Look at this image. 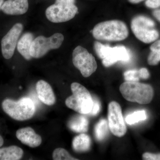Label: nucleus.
Segmentation results:
<instances>
[{
	"mask_svg": "<svg viewBox=\"0 0 160 160\" xmlns=\"http://www.w3.org/2000/svg\"><path fill=\"white\" fill-rule=\"evenodd\" d=\"M147 118V113L145 110H139L128 115L126 118V122L129 125H133L140 121L146 120Z\"/></svg>",
	"mask_w": 160,
	"mask_h": 160,
	"instance_id": "21",
	"label": "nucleus"
},
{
	"mask_svg": "<svg viewBox=\"0 0 160 160\" xmlns=\"http://www.w3.org/2000/svg\"><path fill=\"white\" fill-rule=\"evenodd\" d=\"M91 141L88 135L82 133L75 137L72 141V145L75 151L84 152L88 151L91 146Z\"/></svg>",
	"mask_w": 160,
	"mask_h": 160,
	"instance_id": "18",
	"label": "nucleus"
},
{
	"mask_svg": "<svg viewBox=\"0 0 160 160\" xmlns=\"http://www.w3.org/2000/svg\"><path fill=\"white\" fill-rule=\"evenodd\" d=\"M148 63L150 66H156L160 62V40L156 41L150 47Z\"/></svg>",
	"mask_w": 160,
	"mask_h": 160,
	"instance_id": "19",
	"label": "nucleus"
},
{
	"mask_svg": "<svg viewBox=\"0 0 160 160\" xmlns=\"http://www.w3.org/2000/svg\"><path fill=\"white\" fill-rule=\"evenodd\" d=\"M109 124L105 119L100 120L95 127V135L98 141H102L108 133Z\"/></svg>",
	"mask_w": 160,
	"mask_h": 160,
	"instance_id": "20",
	"label": "nucleus"
},
{
	"mask_svg": "<svg viewBox=\"0 0 160 160\" xmlns=\"http://www.w3.org/2000/svg\"><path fill=\"white\" fill-rule=\"evenodd\" d=\"M138 74L139 78L143 79H147L149 78L150 76L148 69L145 68H141L139 70H138Z\"/></svg>",
	"mask_w": 160,
	"mask_h": 160,
	"instance_id": "28",
	"label": "nucleus"
},
{
	"mask_svg": "<svg viewBox=\"0 0 160 160\" xmlns=\"http://www.w3.org/2000/svg\"><path fill=\"white\" fill-rule=\"evenodd\" d=\"M154 22L144 16H138L132 20L131 28L138 39L145 43H150L158 39V32L154 28Z\"/></svg>",
	"mask_w": 160,
	"mask_h": 160,
	"instance_id": "6",
	"label": "nucleus"
},
{
	"mask_svg": "<svg viewBox=\"0 0 160 160\" xmlns=\"http://www.w3.org/2000/svg\"><path fill=\"white\" fill-rule=\"evenodd\" d=\"M129 2L132 4H137V3L141 2L144 0H128Z\"/></svg>",
	"mask_w": 160,
	"mask_h": 160,
	"instance_id": "30",
	"label": "nucleus"
},
{
	"mask_svg": "<svg viewBox=\"0 0 160 160\" xmlns=\"http://www.w3.org/2000/svg\"><path fill=\"white\" fill-rule=\"evenodd\" d=\"M108 124L112 134L118 137L125 135L127 128L122 114L119 104L115 101L109 103L108 106Z\"/></svg>",
	"mask_w": 160,
	"mask_h": 160,
	"instance_id": "9",
	"label": "nucleus"
},
{
	"mask_svg": "<svg viewBox=\"0 0 160 160\" xmlns=\"http://www.w3.org/2000/svg\"><path fill=\"white\" fill-rule=\"evenodd\" d=\"M36 89L41 102L47 106H52L55 103V96L49 83L44 80H40L37 83Z\"/></svg>",
	"mask_w": 160,
	"mask_h": 160,
	"instance_id": "14",
	"label": "nucleus"
},
{
	"mask_svg": "<svg viewBox=\"0 0 160 160\" xmlns=\"http://www.w3.org/2000/svg\"><path fill=\"white\" fill-rule=\"evenodd\" d=\"M16 137L24 145L32 148H35L40 146L42 138L39 135L30 127H25L17 130Z\"/></svg>",
	"mask_w": 160,
	"mask_h": 160,
	"instance_id": "12",
	"label": "nucleus"
},
{
	"mask_svg": "<svg viewBox=\"0 0 160 160\" xmlns=\"http://www.w3.org/2000/svg\"><path fill=\"white\" fill-rule=\"evenodd\" d=\"M33 34L30 32H26L19 40L18 43V50L19 52L27 60H30L32 56L30 49L33 39Z\"/></svg>",
	"mask_w": 160,
	"mask_h": 160,
	"instance_id": "15",
	"label": "nucleus"
},
{
	"mask_svg": "<svg viewBox=\"0 0 160 160\" xmlns=\"http://www.w3.org/2000/svg\"><path fill=\"white\" fill-rule=\"evenodd\" d=\"M94 47L96 52L100 58L103 59L109 55L112 47L108 45H104L99 42H95Z\"/></svg>",
	"mask_w": 160,
	"mask_h": 160,
	"instance_id": "22",
	"label": "nucleus"
},
{
	"mask_svg": "<svg viewBox=\"0 0 160 160\" xmlns=\"http://www.w3.org/2000/svg\"><path fill=\"white\" fill-rule=\"evenodd\" d=\"M4 2V0H0V9H1V8H2Z\"/></svg>",
	"mask_w": 160,
	"mask_h": 160,
	"instance_id": "32",
	"label": "nucleus"
},
{
	"mask_svg": "<svg viewBox=\"0 0 160 160\" xmlns=\"http://www.w3.org/2000/svg\"><path fill=\"white\" fill-rule=\"evenodd\" d=\"M124 76L126 82H138L139 80L138 71L135 69H131L125 72Z\"/></svg>",
	"mask_w": 160,
	"mask_h": 160,
	"instance_id": "24",
	"label": "nucleus"
},
{
	"mask_svg": "<svg viewBox=\"0 0 160 160\" xmlns=\"http://www.w3.org/2000/svg\"><path fill=\"white\" fill-rule=\"evenodd\" d=\"M93 106H92V109L89 114L90 115L95 116L100 112V109H101V104H100L98 100L96 98L93 99Z\"/></svg>",
	"mask_w": 160,
	"mask_h": 160,
	"instance_id": "25",
	"label": "nucleus"
},
{
	"mask_svg": "<svg viewBox=\"0 0 160 160\" xmlns=\"http://www.w3.org/2000/svg\"><path fill=\"white\" fill-rule=\"evenodd\" d=\"M72 62L85 78L89 77L97 69V63L94 56L81 46H77L73 50Z\"/></svg>",
	"mask_w": 160,
	"mask_h": 160,
	"instance_id": "8",
	"label": "nucleus"
},
{
	"mask_svg": "<svg viewBox=\"0 0 160 160\" xmlns=\"http://www.w3.org/2000/svg\"><path fill=\"white\" fill-rule=\"evenodd\" d=\"M93 37L97 40L121 41L129 35L126 24L119 20H110L98 23L92 30Z\"/></svg>",
	"mask_w": 160,
	"mask_h": 160,
	"instance_id": "1",
	"label": "nucleus"
},
{
	"mask_svg": "<svg viewBox=\"0 0 160 160\" xmlns=\"http://www.w3.org/2000/svg\"><path fill=\"white\" fill-rule=\"evenodd\" d=\"M146 6L151 9H156L160 7V0H146Z\"/></svg>",
	"mask_w": 160,
	"mask_h": 160,
	"instance_id": "27",
	"label": "nucleus"
},
{
	"mask_svg": "<svg viewBox=\"0 0 160 160\" xmlns=\"http://www.w3.org/2000/svg\"><path fill=\"white\" fill-rule=\"evenodd\" d=\"M23 150L17 146L0 149V160H18L22 157Z\"/></svg>",
	"mask_w": 160,
	"mask_h": 160,
	"instance_id": "16",
	"label": "nucleus"
},
{
	"mask_svg": "<svg viewBox=\"0 0 160 160\" xmlns=\"http://www.w3.org/2000/svg\"><path fill=\"white\" fill-rule=\"evenodd\" d=\"M130 59V54L125 46H118L112 47L109 55L102 59V64L105 67L112 66L119 61L128 62Z\"/></svg>",
	"mask_w": 160,
	"mask_h": 160,
	"instance_id": "11",
	"label": "nucleus"
},
{
	"mask_svg": "<svg viewBox=\"0 0 160 160\" xmlns=\"http://www.w3.org/2000/svg\"><path fill=\"white\" fill-rule=\"evenodd\" d=\"M28 9V0H7L4 2L1 8L4 13L10 15L25 14Z\"/></svg>",
	"mask_w": 160,
	"mask_h": 160,
	"instance_id": "13",
	"label": "nucleus"
},
{
	"mask_svg": "<svg viewBox=\"0 0 160 160\" xmlns=\"http://www.w3.org/2000/svg\"><path fill=\"white\" fill-rule=\"evenodd\" d=\"M153 16L160 22V9H156L153 12Z\"/></svg>",
	"mask_w": 160,
	"mask_h": 160,
	"instance_id": "29",
	"label": "nucleus"
},
{
	"mask_svg": "<svg viewBox=\"0 0 160 160\" xmlns=\"http://www.w3.org/2000/svg\"><path fill=\"white\" fill-rule=\"evenodd\" d=\"M23 29L22 24L16 23L2 39L1 42L2 54L3 57L6 59H9L13 55L18 40Z\"/></svg>",
	"mask_w": 160,
	"mask_h": 160,
	"instance_id": "10",
	"label": "nucleus"
},
{
	"mask_svg": "<svg viewBox=\"0 0 160 160\" xmlns=\"http://www.w3.org/2000/svg\"><path fill=\"white\" fill-rule=\"evenodd\" d=\"M64 37L61 33H54L49 38L39 36L32 41L30 49L32 57L39 58L51 49H58L62 44Z\"/></svg>",
	"mask_w": 160,
	"mask_h": 160,
	"instance_id": "7",
	"label": "nucleus"
},
{
	"mask_svg": "<svg viewBox=\"0 0 160 160\" xmlns=\"http://www.w3.org/2000/svg\"><path fill=\"white\" fill-rule=\"evenodd\" d=\"M142 158L143 159L146 160H160V153L145 152L142 155Z\"/></svg>",
	"mask_w": 160,
	"mask_h": 160,
	"instance_id": "26",
	"label": "nucleus"
},
{
	"mask_svg": "<svg viewBox=\"0 0 160 160\" xmlns=\"http://www.w3.org/2000/svg\"><path fill=\"white\" fill-rule=\"evenodd\" d=\"M72 95L67 98L66 106L81 114L90 113L93 106V98L86 87L77 82L71 84Z\"/></svg>",
	"mask_w": 160,
	"mask_h": 160,
	"instance_id": "3",
	"label": "nucleus"
},
{
	"mask_svg": "<svg viewBox=\"0 0 160 160\" xmlns=\"http://www.w3.org/2000/svg\"><path fill=\"white\" fill-rule=\"evenodd\" d=\"M120 92L129 102L140 104H148L153 98L154 91L148 84L138 82H126L120 86Z\"/></svg>",
	"mask_w": 160,
	"mask_h": 160,
	"instance_id": "2",
	"label": "nucleus"
},
{
	"mask_svg": "<svg viewBox=\"0 0 160 160\" xmlns=\"http://www.w3.org/2000/svg\"><path fill=\"white\" fill-rule=\"evenodd\" d=\"M52 158L54 160H78L72 157L67 150L62 148L55 149L52 153Z\"/></svg>",
	"mask_w": 160,
	"mask_h": 160,
	"instance_id": "23",
	"label": "nucleus"
},
{
	"mask_svg": "<svg viewBox=\"0 0 160 160\" xmlns=\"http://www.w3.org/2000/svg\"><path fill=\"white\" fill-rule=\"evenodd\" d=\"M89 122L86 117L77 115L69 121L68 127L72 131L79 133H84L88 130Z\"/></svg>",
	"mask_w": 160,
	"mask_h": 160,
	"instance_id": "17",
	"label": "nucleus"
},
{
	"mask_svg": "<svg viewBox=\"0 0 160 160\" xmlns=\"http://www.w3.org/2000/svg\"><path fill=\"white\" fill-rule=\"evenodd\" d=\"M75 0H56L55 3L48 7L46 18L52 22H65L72 19L78 12Z\"/></svg>",
	"mask_w": 160,
	"mask_h": 160,
	"instance_id": "5",
	"label": "nucleus"
},
{
	"mask_svg": "<svg viewBox=\"0 0 160 160\" xmlns=\"http://www.w3.org/2000/svg\"><path fill=\"white\" fill-rule=\"evenodd\" d=\"M3 144H4V140L3 138L0 135V147L2 146Z\"/></svg>",
	"mask_w": 160,
	"mask_h": 160,
	"instance_id": "31",
	"label": "nucleus"
},
{
	"mask_svg": "<svg viewBox=\"0 0 160 160\" xmlns=\"http://www.w3.org/2000/svg\"><path fill=\"white\" fill-rule=\"evenodd\" d=\"M2 107L9 117L19 121L31 118L36 111L34 103L31 99L27 97L22 98L18 101L6 99L3 101Z\"/></svg>",
	"mask_w": 160,
	"mask_h": 160,
	"instance_id": "4",
	"label": "nucleus"
}]
</instances>
